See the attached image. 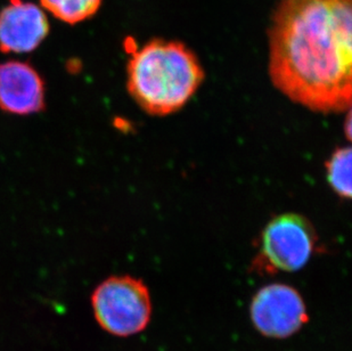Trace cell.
Here are the masks:
<instances>
[{"label": "cell", "instance_id": "cell-7", "mask_svg": "<svg viewBox=\"0 0 352 351\" xmlns=\"http://www.w3.org/2000/svg\"><path fill=\"white\" fill-rule=\"evenodd\" d=\"M45 83L27 62L0 64V109L14 116H31L45 109Z\"/></svg>", "mask_w": 352, "mask_h": 351}, {"label": "cell", "instance_id": "cell-3", "mask_svg": "<svg viewBox=\"0 0 352 351\" xmlns=\"http://www.w3.org/2000/svg\"><path fill=\"white\" fill-rule=\"evenodd\" d=\"M91 305L97 323L118 337L143 331L152 314L148 288L131 276H112L102 281L91 295Z\"/></svg>", "mask_w": 352, "mask_h": 351}, {"label": "cell", "instance_id": "cell-5", "mask_svg": "<svg viewBox=\"0 0 352 351\" xmlns=\"http://www.w3.org/2000/svg\"><path fill=\"white\" fill-rule=\"evenodd\" d=\"M256 330L268 338L285 339L308 321L306 306L299 292L280 283L260 288L251 304Z\"/></svg>", "mask_w": 352, "mask_h": 351}, {"label": "cell", "instance_id": "cell-8", "mask_svg": "<svg viewBox=\"0 0 352 351\" xmlns=\"http://www.w3.org/2000/svg\"><path fill=\"white\" fill-rule=\"evenodd\" d=\"M102 0H40V6L57 20L77 24L93 17L100 10Z\"/></svg>", "mask_w": 352, "mask_h": 351}, {"label": "cell", "instance_id": "cell-4", "mask_svg": "<svg viewBox=\"0 0 352 351\" xmlns=\"http://www.w3.org/2000/svg\"><path fill=\"white\" fill-rule=\"evenodd\" d=\"M317 242L314 226L303 215H277L261 233L254 267L267 273L298 272L309 262Z\"/></svg>", "mask_w": 352, "mask_h": 351}, {"label": "cell", "instance_id": "cell-2", "mask_svg": "<svg viewBox=\"0 0 352 351\" xmlns=\"http://www.w3.org/2000/svg\"><path fill=\"white\" fill-rule=\"evenodd\" d=\"M203 80L204 70L193 50L176 40L153 39L133 47L126 64V89L150 116L180 111Z\"/></svg>", "mask_w": 352, "mask_h": 351}, {"label": "cell", "instance_id": "cell-9", "mask_svg": "<svg viewBox=\"0 0 352 351\" xmlns=\"http://www.w3.org/2000/svg\"><path fill=\"white\" fill-rule=\"evenodd\" d=\"M351 149L340 147L326 162V179L333 192L341 199L351 198Z\"/></svg>", "mask_w": 352, "mask_h": 351}, {"label": "cell", "instance_id": "cell-1", "mask_svg": "<svg viewBox=\"0 0 352 351\" xmlns=\"http://www.w3.org/2000/svg\"><path fill=\"white\" fill-rule=\"evenodd\" d=\"M270 76L310 111H349L352 0H280L270 31Z\"/></svg>", "mask_w": 352, "mask_h": 351}, {"label": "cell", "instance_id": "cell-6", "mask_svg": "<svg viewBox=\"0 0 352 351\" xmlns=\"http://www.w3.org/2000/svg\"><path fill=\"white\" fill-rule=\"evenodd\" d=\"M50 34L43 7L24 0H10L0 10V50L24 54L37 50Z\"/></svg>", "mask_w": 352, "mask_h": 351}, {"label": "cell", "instance_id": "cell-10", "mask_svg": "<svg viewBox=\"0 0 352 351\" xmlns=\"http://www.w3.org/2000/svg\"><path fill=\"white\" fill-rule=\"evenodd\" d=\"M346 134H348V138L350 140V131H351V118H350V113H348V118H346Z\"/></svg>", "mask_w": 352, "mask_h": 351}]
</instances>
